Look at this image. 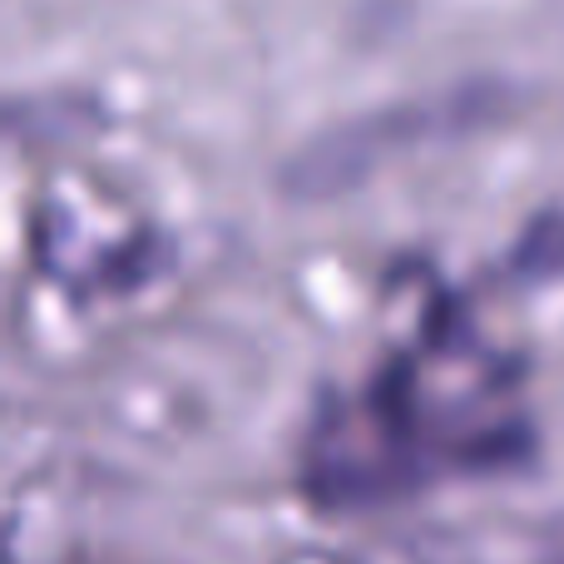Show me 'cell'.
<instances>
[{"label": "cell", "instance_id": "6da1fadb", "mask_svg": "<svg viewBox=\"0 0 564 564\" xmlns=\"http://www.w3.org/2000/svg\"><path fill=\"white\" fill-rule=\"evenodd\" d=\"M506 109V95L490 85H466L436 99H416V105H391L381 115L351 119V124L332 129V134L312 139L297 159L288 164V188L302 198H327L367 178L391 149L416 144V139L436 134H460Z\"/></svg>", "mask_w": 564, "mask_h": 564}, {"label": "cell", "instance_id": "7a4b0ae2", "mask_svg": "<svg viewBox=\"0 0 564 564\" xmlns=\"http://www.w3.org/2000/svg\"><path fill=\"white\" fill-rule=\"evenodd\" d=\"M516 273L525 282H550V278H564V208H550L540 214L535 224L520 234L516 243Z\"/></svg>", "mask_w": 564, "mask_h": 564}]
</instances>
